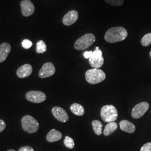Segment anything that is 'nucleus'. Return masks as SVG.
<instances>
[{
  "label": "nucleus",
  "instance_id": "2",
  "mask_svg": "<svg viewBox=\"0 0 151 151\" xmlns=\"http://www.w3.org/2000/svg\"><path fill=\"white\" fill-rule=\"evenodd\" d=\"M83 56L86 59H88L90 65L93 68H99L104 65V59L103 52L99 49H96L93 52H85L83 53Z\"/></svg>",
  "mask_w": 151,
  "mask_h": 151
},
{
  "label": "nucleus",
  "instance_id": "16",
  "mask_svg": "<svg viewBox=\"0 0 151 151\" xmlns=\"http://www.w3.org/2000/svg\"><path fill=\"white\" fill-rule=\"evenodd\" d=\"M62 137V134L57 130H50L47 135V140L49 142H54L60 140Z\"/></svg>",
  "mask_w": 151,
  "mask_h": 151
},
{
  "label": "nucleus",
  "instance_id": "5",
  "mask_svg": "<svg viewBox=\"0 0 151 151\" xmlns=\"http://www.w3.org/2000/svg\"><path fill=\"white\" fill-rule=\"evenodd\" d=\"M100 115L101 118L105 122H111L115 121L118 116V111L112 105H106L101 109Z\"/></svg>",
  "mask_w": 151,
  "mask_h": 151
},
{
  "label": "nucleus",
  "instance_id": "19",
  "mask_svg": "<svg viewBox=\"0 0 151 151\" xmlns=\"http://www.w3.org/2000/svg\"><path fill=\"white\" fill-rule=\"evenodd\" d=\"M92 126L95 133L97 135H100L103 132V124L99 120H93L92 122Z\"/></svg>",
  "mask_w": 151,
  "mask_h": 151
},
{
  "label": "nucleus",
  "instance_id": "25",
  "mask_svg": "<svg viewBox=\"0 0 151 151\" xmlns=\"http://www.w3.org/2000/svg\"><path fill=\"white\" fill-rule=\"evenodd\" d=\"M140 151H151V142L145 144L142 147Z\"/></svg>",
  "mask_w": 151,
  "mask_h": 151
},
{
  "label": "nucleus",
  "instance_id": "21",
  "mask_svg": "<svg viewBox=\"0 0 151 151\" xmlns=\"http://www.w3.org/2000/svg\"><path fill=\"white\" fill-rule=\"evenodd\" d=\"M141 44L144 47H148L151 44V32L144 35L140 41Z\"/></svg>",
  "mask_w": 151,
  "mask_h": 151
},
{
  "label": "nucleus",
  "instance_id": "13",
  "mask_svg": "<svg viewBox=\"0 0 151 151\" xmlns=\"http://www.w3.org/2000/svg\"><path fill=\"white\" fill-rule=\"evenodd\" d=\"M32 66L29 64H25L20 67L16 72V75L20 78H25L32 73Z\"/></svg>",
  "mask_w": 151,
  "mask_h": 151
},
{
  "label": "nucleus",
  "instance_id": "14",
  "mask_svg": "<svg viewBox=\"0 0 151 151\" xmlns=\"http://www.w3.org/2000/svg\"><path fill=\"white\" fill-rule=\"evenodd\" d=\"M11 47L8 43H3L0 45V63L5 60L11 52Z\"/></svg>",
  "mask_w": 151,
  "mask_h": 151
},
{
  "label": "nucleus",
  "instance_id": "17",
  "mask_svg": "<svg viewBox=\"0 0 151 151\" xmlns=\"http://www.w3.org/2000/svg\"><path fill=\"white\" fill-rule=\"evenodd\" d=\"M70 111L77 116H82L85 113V109L80 104L74 103L71 105Z\"/></svg>",
  "mask_w": 151,
  "mask_h": 151
},
{
  "label": "nucleus",
  "instance_id": "29",
  "mask_svg": "<svg viewBox=\"0 0 151 151\" xmlns=\"http://www.w3.org/2000/svg\"><path fill=\"white\" fill-rule=\"evenodd\" d=\"M150 57H151V51L150 52Z\"/></svg>",
  "mask_w": 151,
  "mask_h": 151
},
{
  "label": "nucleus",
  "instance_id": "8",
  "mask_svg": "<svg viewBox=\"0 0 151 151\" xmlns=\"http://www.w3.org/2000/svg\"><path fill=\"white\" fill-rule=\"evenodd\" d=\"M149 107V104L147 102H142L137 104L132 111V116L134 119L140 118L147 111Z\"/></svg>",
  "mask_w": 151,
  "mask_h": 151
},
{
  "label": "nucleus",
  "instance_id": "26",
  "mask_svg": "<svg viewBox=\"0 0 151 151\" xmlns=\"http://www.w3.org/2000/svg\"><path fill=\"white\" fill-rule=\"evenodd\" d=\"M19 151H35L30 146H24L20 148Z\"/></svg>",
  "mask_w": 151,
  "mask_h": 151
},
{
  "label": "nucleus",
  "instance_id": "15",
  "mask_svg": "<svg viewBox=\"0 0 151 151\" xmlns=\"http://www.w3.org/2000/svg\"><path fill=\"white\" fill-rule=\"evenodd\" d=\"M120 129L129 133H133L135 132V127L132 123L127 120H123L119 123Z\"/></svg>",
  "mask_w": 151,
  "mask_h": 151
},
{
  "label": "nucleus",
  "instance_id": "24",
  "mask_svg": "<svg viewBox=\"0 0 151 151\" xmlns=\"http://www.w3.org/2000/svg\"><path fill=\"white\" fill-rule=\"evenodd\" d=\"M22 47L25 49H30L32 46V43L29 39H24L22 43Z\"/></svg>",
  "mask_w": 151,
  "mask_h": 151
},
{
  "label": "nucleus",
  "instance_id": "20",
  "mask_svg": "<svg viewBox=\"0 0 151 151\" xmlns=\"http://www.w3.org/2000/svg\"><path fill=\"white\" fill-rule=\"evenodd\" d=\"M47 49V47L45 42L43 40H39L37 43V48H36V52L38 54L40 53H44L46 52Z\"/></svg>",
  "mask_w": 151,
  "mask_h": 151
},
{
  "label": "nucleus",
  "instance_id": "23",
  "mask_svg": "<svg viewBox=\"0 0 151 151\" xmlns=\"http://www.w3.org/2000/svg\"><path fill=\"white\" fill-rule=\"evenodd\" d=\"M108 4L114 6H122L124 3V0H105Z\"/></svg>",
  "mask_w": 151,
  "mask_h": 151
},
{
  "label": "nucleus",
  "instance_id": "7",
  "mask_svg": "<svg viewBox=\"0 0 151 151\" xmlns=\"http://www.w3.org/2000/svg\"><path fill=\"white\" fill-rule=\"evenodd\" d=\"M27 101L35 104L43 103L45 101L47 97L45 94L40 91H30L27 92L25 95Z\"/></svg>",
  "mask_w": 151,
  "mask_h": 151
},
{
  "label": "nucleus",
  "instance_id": "1",
  "mask_svg": "<svg viewBox=\"0 0 151 151\" xmlns=\"http://www.w3.org/2000/svg\"><path fill=\"white\" fill-rule=\"evenodd\" d=\"M128 36L127 30L123 27H113L109 29L106 32L104 38L109 43H114L122 42Z\"/></svg>",
  "mask_w": 151,
  "mask_h": 151
},
{
  "label": "nucleus",
  "instance_id": "10",
  "mask_svg": "<svg viewBox=\"0 0 151 151\" xmlns=\"http://www.w3.org/2000/svg\"><path fill=\"white\" fill-rule=\"evenodd\" d=\"M20 6L23 16L28 17L32 15L34 13L35 6L30 0H22L20 3Z\"/></svg>",
  "mask_w": 151,
  "mask_h": 151
},
{
  "label": "nucleus",
  "instance_id": "18",
  "mask_svg": "<svg viewBox=\"0 0 151 151\" xmlns=\"http://www.w3.org/2000/svg\"><path fill=\"white\" fill-rule=\"evenodd\" d=\"M118 128V125L115 122H111L108 123L104 130V134L105 136H109L113 134Z\"/></svg>",
  "mask_w": 151,
  "mask_h": 151
},
{
  "label": "nucleus",
  "instance_id": "22",
  "mask_svg": "<svg viewBox=\"0 0 151 151\" xmlns=\"http://www.w3.org/2000/svg\"><path fill=\"white\" fill-rule=\"evenodd\" d=\"M64 144L66 147L70 149H73L75 147V142L73 139L68 136H66L64 139Z\"/></svg>",
  "mask_w": 151,
  "mask_h": 151
},
{
  "label": "nucleus",
  "instance_id": "9",
  "mask_svg": "<svg viewBox=\"0 0 151 151\" xmlns=\"http://www.w3.org/2000/svg\"><path fill=\"white\" fill-rule=\"evenodd\" d=\"M55 72V68L54 65L51 62H47L44 64L43 67L39 72V76L42 78H47L51 77Z\"/></svg>",
  "mask_w": 151,
  "mask_h": 151
},
{
  "label": "nucleus",
  "instance_id": "28",
  "mask_svg": "<svg viewBox=\"0 0 151 151\" xmlns=\"http://www.w3.org/2000/svg\"><path fill=\"white\" fill-rule=\"evenodd\" d=\"M7 151H16L15 150H13V149H10V150H7Z\"/></svg>",
  "mask_w": 151,
  "mask_h": 151
},
{
  "label": "nucleus",
  "instance_id": "4",
  "mask_svg": "<svg viewBox=\"0 0 151 151\" xmlns=\"http://www.w3.org/2000/svg\"><path fill=\"white\" fill-rule=\"evenodd\" d=\"M22 128L25 132L30 134L36 133L39 127L38 121L30 115H25L22 119Z\"/></svg>",
  "mask_w": 151,
  "mask_h": 151
},
{
  "label": "nucleus",
  "instance_id": "6",
  "mask_svg": "<svg viewBox=\"0 0 151 151\" xmlns=\"http://www.w3.org/2000/svg\"><path fill=\"white\" fill-rule=\"evenodd\" d=\"M96 38L92 34H86L78 38L75 44V48L78 50H82L89 48L95 43Z\"/></svg>",
  "mask_w": 151,
  "mask_h": 151
},
{
  "label": "nucleus",
  "instance_id": "27",
  "mask_svg": "<svg viewBox=\"0 0 151 151\" xmlns=\"http://www.w3.org/2000/svg\"><path fill=\"white\" fill-rule=\"evenodd\" d=\"M6 125L5 122H4V120L0 119V133L3 132L5 129Z\"/></svg>",
  "mask_w": 151,
  "mask_h": 151
},
{
  "label": "nucleus",
  "instance_id": "3",
  "mask_svg": "<svg viewBox=\"0 0 151 151\" xmlns=\"http://www.w3.org/2000/svg\"><path fill=\"white\" fill-rule=\"evenodd\" d=\"M85 78L88 83L95 85L104 81L106 78V75L103 70L99 68H92L87 70Z\"/></svg>",
  "mask_w": 151,
  "mask_h": 151
},
{
  "label": "nucleus",
  "instance_id": "12",
  "mask_svg": "<svg viewBox=\"0 0 151 151\" xmlns=\"http://www.w3.org/2000/svg\"><path fill=\"white\" fill-rule=\"evenodd\" d=\"M78 18V13L76 10H71L65 15L62 22L65 26H70L75 23Z\"/></svg>",
  "mask_w": 151,
  "mask_h": 151
},
{
  "label": "nucleus",
  "instance_id": "11",
  "mask_svg": "<svg viewBox=\"0 0 151 151\" xmlns=\"http://www.w3.org/2000/svg\"><path fill=\"white\" fill-rule=\"evenodd\" d=\"M52 113L54 116V118L60 122L65 123L69 119V116L66 111L65 109L60 107H53L52 109Z\"/></svg>",
  "mask_w": 151,
  "mask_h": 151
}]
</instances>
